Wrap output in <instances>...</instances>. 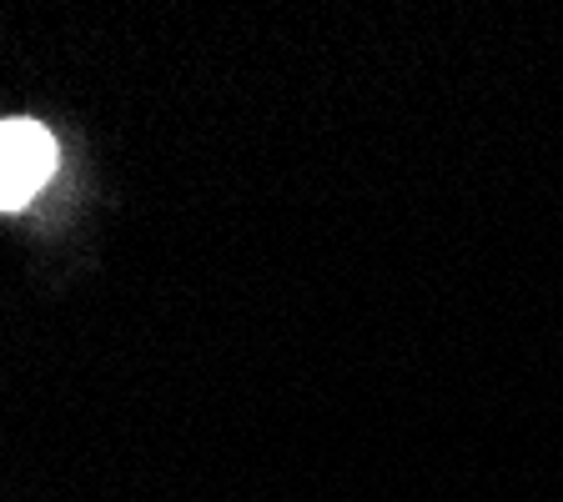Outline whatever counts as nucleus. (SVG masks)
I'll list each match as a JSON object with an SVG mask.
<instances>
[{
  "label": "nucleus",
  "mask_w": 563,
  "mask_h": 502,
  "mask_svg": "<svg viewBox=\"0 0 563 502\" xmlns=\"http://www.w3.org/2000/svg\"><path fill=\"white\" fill-rule=\"evenodd\" d=\"M56 171V141L35 121H0V211H21Z\"/></svg>",
  "instance_id": "nucleus-1"
}]
</instances>
